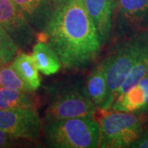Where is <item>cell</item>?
Listing matches in <instances>:
<instances>
[{"instance_id":"cell-10","label":"cell","mask_w":148,"mask_h":148,"mask_svg":"<svg viewBox=\"0 0 148 148\" xmlns=\"http://www.w3.org/2000/svg\"><path fill=\"white\" fill-rule=\"evenodd\" d=\"M147 106L148 74H147L137 84L117 98L112 104L110 110L141 114L145 112Z\"/></svg>"},{"instance_id":"cell-4","label":"cell","mask_w":148,"mask_h":148,"mask_svg":"<svg viewBox=\"0 0 148 148\" xmlns=\"http://www.w3.org/2000/svg\"><path fill=\"white\" fill-rule=\"evenodd\" d=\"M98 147H130L143 132L140 114L111 110L101 119Z\"/></svg>"},{"instance_id":"cell-7","label":"cell","mask_w":148,"mask_h":148,"mask_svg":"<svg viewBox=\"0 0 148 148\" xmlns=\"http://www.w3.org/2000/svg\"><path fill=\"white\" fill-rule=\"evenodd\" d=\"M0 26L20 49L30 46L35 40L34 29L12 0H0Z\"/></svg>"},{"instance_id":"cell-16","label":"cell","mask_w":148,"mask_h":148,"mask_svg":"<svg viewBox=\"0 0 148 148\" xmlns=\"http://www.w3.org/2000/svg\"><path fill=\"white\" fill-rule=\"evenodd\" d=\"M147 74H148V45L144 49L143 53L140 55L138 61L133 65L129 73L127 74L125 80L123 81L120 88L117 92L115 100L122 95H123L132 86L137 84Z\"/></svg>"},{"instance_id":"cell-15","label":"cell","mask_w":148,"mask_h":148,"mask_svg":"<svg viewBox=\"0 0 148 148\" xmlns=\"http://www.w3.org/2000/svg\"><path fill=\"white\" fill-rule=\"evenodd\" d=\"M31 92L17 89L0 88V110L36 108V101L31 95Z\"/></svg>"},{"instance_id":"cell-8","label":"cell","mask_w":148,"mask_h":148,"mask_svg":"<svg viewBox=\"0 0 148 148\" xmlns=\"http://www.w3.org/2000/svg\"><path fill=\"white\" fill-rule=\"evenodd\" d=\"M116 24L120 29H148V0H114Z\"/></svg>"},{"instance_id":"cell-14","label":"cell","mask_w":148,"mask_h":148,"mask_svg":"<svg viewBox=\"0 0 148 148\" xmlns=\"http://www.w3.org/2000/svg\"><path fill=\"white\" fill-rule=\"evenodd\" d=\"M12 66L23 82L32 89L37 90L40 86V77L32 55L20 52L13 58Z\"/></svg>"},{"instance_id":"cell-17","label":"cell","mask_w":148,"mask_h":148,"mask_svg":"<svg viewBox=\"0 0 148 148\" xmlns=\"http://www.w3.org/2000/svg\"><path fill=\"white\" fill-rule=\"evenodd\" d=\"M0 88L33 91L16 73L11 63L0 66Z\"/></svg>"},{"instance_id":"cell-6","label":"cell","mask_w":148,"mask_h":148,"mask_svg":"<svg viewBox=\"0 0 148 148\" xmlns=\"http://www.w3.org/2000/svg\"><path fill=\"white\" fill-rule=\"evenodd\" d=\"M0 129L19 139L36 141L43 132L42 121L36 108L0 110Z\"/></svg>"},{"instance_id":"cell-9","label":"cell","mask_w":148,"mask_h":148,"mask_svg":"<svg viewBox=\"0 0 148 148\" xmlns=\"http://www.w3.org/2000/svg\"><path fill=\"white\" fill-rule=\"evenodd\" d=\"M92 20L104 45L110 39L113 27L114 0H81Z\"/></svg>"},{"instance_id":"cell-3","label":"cell","mask_w":148,"mask_h":148,"mask_svg":"<svg viewBox=\"0 0 148 148\" xmlns=\"http://www.w3.org/2000/svg\"><path fill=\"white\" fill-rule=\"evenodd\" d=\"M147 45L148 29H147L138 32L123 41L115 51L105 59L108 85V101L106 110H110L118 90Z\"/></svg>"},{"instance_id":"cell-11","label":"cell","mask_w":148,"mask_h":148,"mask_svg":"<svg viewBox=\"0 0 148 148\" xmlns=\"http://www.w3.org/2000/svg\"><path fill=\"white\" fill-rule=\"evenodd\" d=\"M32 27L40 33L49 21L52 9L48 0H12Z\"/></svg>"},{"instance_id":"cell-1","label":"cell","mask_w":148,"mask_h":148,"mask_svg":"<svg viewBox=\"0 0 148 148\" xmlns=\"http://www.w3.org/2000/svg\"><path fill=\"white\" fill-rule=\"evenodd\" d=\"M41 33L67 69L86 67L98 56L103 45L81 0L59 3Z\"/></svg>"},{"instance_id":"cell-21","label":"cell","mask_w":148,"mask_h":148,"mask_svg":"<svg viewBox=\"0 0 148 148\" xmlns=\"http://www.w3.org/2000/svg\"><path fill=\"white\" fill-rule=\"evenodd\" d=\"M51 1H53V2H54V3H59L63 2V1H64V0H51Z\"/></svg>"},{"instance_id":"cell-2","label":"cell","mask_w":148,"mask_h":148,"mask_svg":"<svg viewBox=\"0 0 148 148\" xmlns=\"http://www.w3.org/2000/svg\"><path fill=\"white\" fill-rule=\"evenodd\" d=\"M45 142L55 148L98 147L100 123L94 117H76L45 122Z\"/></svg>"},{"instance_id":"cell-22","label":"cell","mask_w":148,"mask_h":148,"mask_svg":"<svg viewBox=\"0 0 148 148\" xmlns=\"http://www.w3.org/2000/svg\"><path fill=\"white\" fill-rule=\"evenodd\" d=\"M145 112L147 113V116H148V106H147V110H145Z\"/></svg>"},{"instance_id":"cell-18","label":"cell","mask_w":148,"mask_h":148,"mask_svg":"<svg viewBox=\"0 0 148 148\" xmlns=\"http://www.w3.org/2000/svg\"><path fill=\"white\" fill-rule=\"evenodd\" d=\"M19 52V47L8 33L0 26V66L11 63Z\"/></svg>"},{"instance_id":"cell-19","label":"cell","mask_w":148,"mask_h":148,"mask_svg":"<svg viewBox=\"0 0 148 148\" xmlns=\"http://www.w3.org/2000/svg\"><path fill=\"white\" fill-rule=\"evenodd\" d=\"M19 138L8 133L5 131L0 129V148L12 147L17 144V140Z\"/></svg>"},{"instance_id":"cell-13","label":"cell","mask_w":148,"mask_h":148,"mask_svg":"<svg viewBox=\"0 0 148 148\" xmlns=\"http://www.w3.org/2000/svg\"><path fill=\"white\" fill-rule=\"evenodd\" d=\"M32 56L39 72L45 75L57 73L62 66L58 53L47 42L38 41L33 46Z\"/></svg>"},{"instance_id":"cell-12","label":"cell","mask_w":148,"mask_h":148,"mask_svg":"<svg viewBox=\"0 0 148 148\" xmlns=\"http://www.w3.org/2000/svg\"><path fill=\"white\" fill-rule=\"evenodd\" d=\"M85 86L87 95L95 107L102 110H106L108 101V85L105 60L100 62L93 69L86 78Z\"/></svg>"},{"instance_id":"cell-20","label":"cell","mask_w":148,"mask_h":148,"mask_svg":"<svg viewBox=\"0 0 148 148\" xmlns=\"http://www.w3.org/2000/svg\"><path fill=\"white\" fill-rule=\"evenodd\" d=\"M130 147L148 148V132H143L142 135L132 143Z\"/></svg>"},{"instance_id":"cell-5","label":"cell","mask_w":148,"mask_h":148,"mask_svg":"<svg viewBox=\"0 0 148 148\" xmlns=\"http://www.w3.org/2000/svg\"><path fill=\"white\" fill-rule=\"evenodd\" d=\"M49 93V102L45 111V122L95 116L97 108L87 95L86 86H59Z\"/></svg>"}]
</instances>
